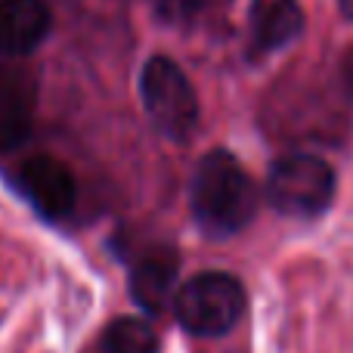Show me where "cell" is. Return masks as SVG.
I'll return each mask as SVG.
<instances>
[{"instance_id": "cell-2", "label": "cell", "mask_w": 353, "mask_h": 353, "mask_svg": "<svg viewBox=\"0 0 353 353\" xmlns=\"http://www.w3.org/2000/svg\"><path fill=\"white\" fill-rule=\"evenodd\" d=\"M245 285L239 276L223 270L195 273L174 292V316L189 335L220 338L242 319L245 313Z\"/></svg>"}, {"instance_id": "cell-4", "label": "cell", "mask_w": 353, "mask_h": 353, "mask_svg": "<svg viewBox=\"0 0 353 353\" xmlns=\"http://www.w3.org/2000/svg\"><path fill=\"white\" fill-rule=\"evenodd\" d=\"M140 99L152 128L165 140L186 143L199 128V97L171 56H152L140 72Z\"/></svg>"}, {"instance_id": "cell-5", "label": "cell", "mask_w": 353, "mask_h": 353, "mask_svg": "<svg viewBox=\"0 0 353 353\" xmlns=\"http://www.w3.org/2000/svg\"><path fill=\"white\" fill-rule=\"evenodd\" d=\"M16 186L43 220H62L78 205V180L65 161L53 155H31L19 165Z\"/></svg>"}, {"instance_id": "cell-13", "label": "cell", "mask_w": 353, "mask_h": 353, "mask_svg": "<svg viewBox=\"0 0 353 353\" xmlns=\"http://www.w3.org/2000/svg\"><path fill=\"white\" fill-rule=\"evenodd\" d=\"M338 6H341V12L347 19H353V0H338Z\"/></svg>"}, {"instance_id": "cell-7", "label": "cell", "mask_w": 353, "mask_h": 353, "mask_svg": "<svg viewBox=\"0 0 353 353\" xmlns=\"http://www.w3.org/2000/svg\"><path fill=\"white\" fill-rule=\"evenodd\" d=\"M180 257L171 245H149L130 263V301L149 316H161L176 292Z\"/></svg>"}, {"instance_id": "cell-10", "label": "cell", "mask_w": 353, "mask_h": 353, "mask_svg": "<svg viewBox=\"0 0 353 353\" xmlns=\"http://www.w3.org/2000/svg\"><path fill=\"white\" fill-rule=\"evenodd\" d=\"M81 353H159V335L140 316H115Z\"/></svg>"}, {"instance_id": "cell-3", "label": "cell", "mask_w": 353, "mask_h": 353, "mask_svg": "<svg viewBox=\"0 0 353 353\" xmlns=\"http://www.w3.org/2000/svg\"><path fill=\"white\" fill-rule=\"evenodd\" d=\"M335 168L310 152H292L276 159L267 171V183H263L270 205L294 220H310L325 214L335 201Z\"/></svg>"}, {"instance_id": "cell-6", "label": "cell", "mask_w": 353, "mask_h": 353, "mask_svg": "<svg viewBox=\"0 0 353 353\" xmlns=\"http://www.w3.org/2000/svg\"><path fill=\"white\" fill-rule=\"evenodd\" d=\"M37 74L28 65H0V155L16 152L34 130Z\"/></svg>"}, {"instance_id": "cell-8", "label": "cell", "mask_w": 353, "mask_h": 353, "mask_svg": "<svg viewBox=\"0 0 353 353\" xmlns=\"http://www.w3.org/2000/svg\"><path fill=\"white\" fill-rule=\"evenodd\" d=\"M50 6L43 0H0V56L22 59L50 34Z\"/></svg>"}, {"instance_id": "cell-9", "label": "cell", "mask_w": 353, "mask_h": 353, "mask_svg": "<svg viewBox=\"0 0 353 353\" xmlns=\"http://www.w3.org/2000/svg\"><path fill=\"white\" fill-rule=\"evenodd\" d=\"M248 31L254 53H273L304 31V10L298 0H251Z\"/></svg>"}, {"instance_id": "cell-1", "label": "cell", "mask_w": 353, "mask_h": 353, "mask_svg": "<svg viewBox=\"0 0 353 353\" xmlns=\"http://www.w3.org/2000/svg\"><path fill=\"white\" fill-rule=\"evenodd\" d=\"M261 192L242 161L226 149L201 155L189 183V208L199 230L211 239H230L254 220Z\"/></svg>"}, {"instance_id": "cell-11", "label": "cell", "mask_w": 353, "mask_h": 353, "mask_svg": "<svg viewBox=\"0 0 353 353\" xmlns=\"http://www.w3.org/2000/svg\"><path fill=\"white\" fill-rule=\"evenodd\" d=\"M211 0H155V12L165 25H189L205 12Z\"/></svg>"}, {"instance_id": "cell-12", "label": "cell", "mask_w": 353, "mask_h": 353, "mask_svg": "<svg viewBox=\"0 0 353 353\" xmlns=\"http://www.w3.org/2000/svg\"><path fill=\"white\" fill-rule=\"evenodd\" d=\"M344 87H347V93L353 99V53L344 59Z\"/></svg>"}]
</instances>
